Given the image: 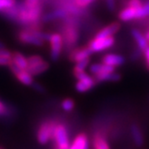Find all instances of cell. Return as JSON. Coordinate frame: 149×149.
Returning a JSON list of instances; mask_svg holds the SVG:
<instances>
[{"label": "cell", "mask_w": 149, "mask_h": 149, "mask_svg": "<svg viewBox=\"0 0 149 149\" xmlns=\"http://www.w3.org/2000/svg\"><path fill=\"white\" fill-rule=\"evenodd\" d=\"M11 61H12V58L0 56V66H8Z\"/></svg>", "instance_id": "4dcf8cb0"}, {"label": "cell", "mask_w": 149, "mask_h": 149, "mask_svg": "<svg viewBox=\"0 0 149 149\" xmlns=\"http://www.w3.org/2000/svg\"><path fill=\"white\" fill-rule=\"evenodd\" d=\"M0 48H4V44L2 42H0Z\"/></svg>", "instance_id": "d590c367"}, {"label": "cell", "mask_w": 149, "mask_h": 149, "mask_svg": "<svg viewBox=\"0 0 149 149\" xmlns=\"http://www.w3.org/2000/svg\"><path fill=\"white\" fill-rule=\"evenodd\" d=\"M92 52L88 48V47H79L74 49L69 55V59L70 61L74 63H77L79 61H82L85 58L90 57Z\"/></svg>", "instance_id": "52a82bcc"}, {"label": "cell", "mask_w": 149, "mask_h": 149, "mask_svg": "<svg viewBox=\"0 0 149 149\" xmlns=\"http://www.w3.org/2000/svg\"><path fill=\"white\" fill-rule=\"evenodd\" d=\"M131 35L132 37L134 38L135 41H136L137 45H138V47L142 51L144 52L148 47H149V44H148V40L146 39V38L145 37V35H143L137 29H133L131 31Z\"/></svg>", "instance_id": "4fadbf2b"}, {"label": "cell", "mask_w": 149, "mask_h": 149, "mask_svg": "<svg viewBox=\"0 0 149 149\" xmlns=\"http://www.w3.org/2000/svg\"><path fill=\"white\" fill-rule=\"evenodd\" d=\"M65 35H66L65 41H66V43H67L66 45L68 47H72L76 43L77 39H78V33L75 29L70 28L68 30H66L65 31Z\"/></svg>", "instance_id": "ffe728a7"}, {"label": "cell", "mask_w": 149, "mask_h": 149, "mask_svg": "<svg viewBox=\"0 0 149 149\" xmlns=\"http://www.w3.org/2000/svg\"><path fill=\"white\" fill-rule=\"evenodd\" d=\"M75 106H76V103L74 101V99L69 98V97L63 99L61 102V108L66 113L72 112L74 110Z\"/></svg>", "instance_id": "44dd1931"}, {"label": "cell", "mask_w": 149, "mask_h": 149, "mask_svg": "<svg viewBox=\"0 0 149 149\" xmlns=\"http://www.w3.org/2000/svg\"><path fill=\"white\" fill-rule=\"evenodd\" d=\"M95 0H76V3L78 6H82V7H85L89 5H91L92 3H93Z\"/></svg>", "instance_id": "f1b7e54d"}, {"label": "cell", "mask_w": 149, "mask_h": 149, "mask_svg": "<svg viewBox=\"0 0 149 149\" xmlns=\"http://www.w3.org/2000/svg\"><path fill=\"white\" fill-rule=\"evenodd\" d=\"M143 5H142L141 0H129L128 2V6H130L135 9H138V8L141 7Z\"/></svg>", "instance_id": "83f0119b"}, {"label": "cell", "mask_w": 149, "mask_h": 149, "mask_svg": "<svg viewBox=\"0 0 149 149\" xmlns=\"http://www.w3.org/2000/svg\"><path fill=\"white\" fill-rule=\"evenodd\" d=\"M149 15V5L145 4L141 7L137 9L136 19H142Z\"/></svg>", "instance_id": "603a6c76"}, {"label": "cell", "mask_w": 149, "mask_h": 149, "mask_svg": "<svg viewBox=\"0 0 149 149\" xmlns=\"http://www.w3.org/2000/svg\"><path fill=\"white\" fill-rule=\"evenodd\" d=\"M18 39L20 40V42L24 43V44H30L33 45L36 47H42L44 44V41H42V39H40L36 36H34L32 33H31L28 31H22L18 34Z\"/></svg>", "instance_id": "5b68a950"}, {"label": "cell", "mask_w": 149, "mask_h": 149, "mask_svg": "<svg viewBox=\"0 0 149 149\" xmlns=\"http://www.w3.org/2000/svg\"><path fill=\"white\" fill-rule=\"evenodd\" d=\"M145 4H148V5H149V0H147V1L145 2Z\"/></svg>", "instance_id": "8d00e7d4"}, {"label": "cell", "mask_w": 149, "mask_h": 149, "mask_svg": "<svg viewBox=\"0 0 149 149\" xmlns=\"http://www.w3.org/2000/svg\"><path fill=\"white\" fill-rule=\"evenodd\" d=\"M0 149H3V148H2V147H0Z\"/></svg>", "instance_id": "74e56055"}, {"label": "cell", "mask_w": 149, "mask_h": 149, "mask_svg": "<svg viewBox=\"0 0 149 149\" xmlns=\"http://www.w3.org/2000/svg\"><path fill=\"white\" fill-rule=\"evenodd\" d=\"M84 149H89V142L85 146V147H84Z\"/></svg>", "instance_id": "e575fe53"}, {"label": "cell", "mask_w": 149, "mask_h": 149, "mask_svg": "<svg viewBox=\"0 0 149 149\" xmlns=\"http://www.w3.org/2000/svg\"><path fill=\"white\" fill-rule=\"evenodd\" d=\"M114 44H115V38L112 36H111L102 38H94L89 42L87 47L92 53H97L106 50L108 48H111L112 47H113Z\"/></svg>", "instance_id": "3957f363"}, {"label": "cell", "mask_w": 149, "mask_h": 149, "mask_svg": "<svg viewBox=\"0 0 149 149\" xmlns=\"http://www.w3.org/2000/svg\"><path fill=\"white\" fill-rule=\"evenodd\" d=\"M16 77V79H18V81L25 86H32L33 81V76H32L26 70H22L19 73H17L16 75H15Z\"/></svg>", "instance_id": "d6986e66"}, {"label": "cell", "mask_w": 149, "mask_h": 149, "mask_svg": "<svg viewBox=\"0 0 149 149\" xmlns=\"http://www.w3.org/2000/svg\"><path fill=\"white\" fill-rule=\"evenodd\" d=\"M115 67L111 66V65H107L102 63H93L89 67V72L93 75L96 76L102 73H106V72H115Z\"/></svg>", "instance_id": "30bf717a"}, {"label": "cell", "mask_w": 149, "mask_h": 149, "mask_svg": "<svg viewBox=\"0 0 149 149\" xmlns=\"http://www.w3.org/2000/svg\"><path fill=\"white\" fill-rule=\"evenodd\" d=\"M93 149H111L109 142L102 132L98 131L93 137Z\"/></svg>", "instance_id": "ba28073f"}, {"label": "cell", "mask_w": 149, "mask_h": 149, "mask_svg": "<svg viewBox=\"0 0 149 149\" xmlns=\"http://www.w3.org/2000/svg\"><path fill=\"white\" fill-rule=\"evenodd\" d=\"M16 4V0H0V12L10 8Z\"/></svg>", "instance_id": "484cf974"}, {"label": "cell", "mask_w": 149, "mask_h": 149, "mask_svg": "<svg viewBox=\"0 0 149 149\" xmlns=\"http://www.w3.org/2000/svg\"><path fill=\"white\" fill-rule=\"evenodd\" d=\"M143 54H144V56H145V59L146 67H147V69L149 70V47L143 52Z\"/></svg>", "instance_id": "1f68e13d"}, {"label": "cell", "mask_w": 149, "mask_h": 149, "mask_svg": "<svg viewBox=\"0 0 149 149\" xmlns=\"http://www.w3.org/2000/svg\"><path fill=\"white\" fill-rule=\"evenodd\" d=\"M136 13L137 9L132 8L130 6H127L122 11H120V13H119V18L122 22H129L136 19Z\"/></svg>", "instance_id": "9a60e30c"}, {"label": "cell", "mask_w": 149, "mask_h": 149, "mask_svg": "<svg viewBox=\"0 0 149 149\" xmlns=\"http://www.w3.org/2000/svg\"><path fill=\"white\" fill-rule=\"evenodd\" d=\"M102 63L107 65H111L113 67H119L125 63V58L124 56L117 55V54H107L103 56L102 58Z\"/></svg>", "instance_id": "8992f818"}, {"label": "cell", "mask_w": 149, "mask_h": 149, "mask_svg": "<svg viewBox=\"0 0 149 149\" xmlns=\"http://www.w3.org/2000/svg\"><path fill=\"white\" fill-rule=\"evenodd\" d=\"M89 63H90V58L89 57L76 63V65L73 69V72H84L87 68Z\"/></svg>", "instance_id": "7402d4cb"}, {"label": "cell", "mask_w": 149, "mask_h": 149, "mask_svg": "<svg viewBox=\"0 0 149 149\" xmlns=\"http://www.w3.org/2000/svg\"><path fill=\"white\" fill-rule=\"evenodd\" d=\"M120 29V24L119 22H113L110 25H108L106 27L100 31L95 38H108V37H111L113 36L115 33H117L119 31V30Z\"/></svg>", "instance_id": "8fae6325"}, {"label": "cell", "mask_w": 149, "mask_h": 149, "mask_svg": "<svg viewBox=\"0 0 149 149\" xmlns=\"http://www.w3.org/2000/svg\"><path fill=\"white\" fill-rule=\"evenodd\" d=\"M49 68V63L48 62L44 61L38 65H35L32 67H28V68L26 69V71L28 72L32 76L34 77V76H38L40 74L45 72Z\"/></svg>", "instance_id": "2e32d148"}, {"label": "cell", "mask_w": 149, "mask_h": 149, "mask_svg": "<svg viewBox=\"0 0 149 149\" xmlns=\"http://www.w3.org/2000/svg\"><path fill=\"white\" fill-rule=\"evenodd\" d=\"M32 88H33L35 91H37V92H39V93H40V94H44V93L46 92L45 87H44L43 85H42V84L38 83V82H33L32 85Z\"/></svg>", "instance_id": "4316f807"}, {"label": "cell", "mask_w": 149, "mask_h": 149, "mask_svg": "<svg viewBox=\"0 0 149 149\" xmlns=\"http://www.w3.org/2000/svg\"><path fill=\"white\" fill-rule=\"evenodd\" d=\"M95 78L97 83H102V82H117L121 79V75L118 72H106V73H102L96 76H93Z\"/></svg>", "instance_id": "7c38bea8"}, {"label": "cell", "mask_w": 149, "mask_h": 149, "mask_svg": "<svg viewBox=\"0 0 149 149\" xmlns=\"http://www.w3.org/2000/svg\"><path fill=\"white\" fill-rule=\"evenodd\" d=\"M107 6L109 10L113 11L115 9V1L114 0H107Z\"/></svg>", "instance_id": "d6a6232c"}, {"label": "cell", "mask_w": 149, "mask_h": 149, "mask_svg": "<svg viewBox=\"0 0 149 149\" xmlns=\"http://www.w3.org/2000/svg\"><path fill=\"white\" fill-rule=\"evenodd\" d=\"M12 62L16 64L22 70H26L28 67V61L27 58L19 52H15L12 54Z\"/></svg>", "instance_id": "e0dca14e"}, {"label": "cell", "mask_w": 149, "mask_h": 149, "mask_svg": "<svg viewBox=\"0 0 149 149\" xmlns=\"http://www.w3.org/2000/svg\"><path fill=\"white\" fill-rule=\"evenodd\" d=\"M58 121L55 120H44L39 125L37 130V140L40 145H46L49 140L53 139L54 132L58 125Z\"/></svg>", "instance_id": "6da1fadb"}, {"label": "cell", "mask_w": 149, "mask_h": 149, "mask_svg": "<svg viewBox=\"0 0 149 149\" xmlns=\"http://www.w3.org/2000/svg\"><path fill=\"white\" fill-rule=\"evenodd\" d=\"M89 142L88 137L85 133H79L73 141L69 149H84L85 146Z\"/></svg>", "instance_id": "5bb4252c"}, {"label": "cell", "mask_w": 149, "mask_h": 149, "mask_svg": "<svg viewBox=\"0 0 149 149\" xmlns=\"http://www.w3.org/2000/svg\"><path fill=\"white\" fill-rule=\"evenodd\" d=\"M66 15V11L64 9H57L54 10L50 13H46L45 15H43L42 17V21L43 22H50L53 20H57V19H60V18H64Z\"/></svg>", "instance_id": "ac0fdd59"}, {"label": "cell", "mask_w": 149, "mask_h": 149, "mask_svg": "<svg viewBox=\"0 0 149 149\" xmlns=\"http://www.w3.org/2000/svg\"><path fill=\"white\" fill-rule=\"evenodd\" d=\"M130 133L132 136V139L137 146L141 147L144 145L145 139L142 130L138 123H132L130 126Z\"/></svg>", "instance_id": "9c48e42d"}, {"label": "cell", "mask_w": 149, "mask_h": 149, "mask_svg": "<svg viewBox=\"0 0 149 149\" xmlns=\"http://www.w3.org/2000/svg\"><path fill=\"white\" fill-rule=\"evenodd\" d=\"M27 61H28V67H32V66L42 63L45 60L40 56H32L27 57ZM28 67H27V68H28Z\"/></svg>", "instance_id": "cb8c5ba5"}, {"label": "cell", "mask_w": 149, "mask_h": 149, "mask_svg": "<svg viewBox=\"0 0 149 149\" xmlns=\"http://www.w3.org/2000/svg\"><path fill=\"white\" fill-rule=\"evenodd\" d=\"M75 88H76V90L79 93H85L89 90L92 89V88L90 86H88L87 84H85L83 81H80L78 80L77 82L76 83L75 85Z\"/></svg>", "instance_id": "d4e9b609"}, {"label": "cell", "mask_w": 149, "mask_h": 149, "mask_svg": "<svg viewBox=\"0 0 149 149\" xmlns=\"http://www.w3.org/2000/svg\"><path fill=\"white\" fill-rule=\"evenodd\" d=\"M50 43V59L53 62H57L59 59L63 47V38L59 33H53L49 40Z\"/></svg>", "instance_id": "277c9868"}, {"label": "cell", "mask_w": 149, "mask_h": 149, "mask_svg": "<svg viewBox=\"0 0 149 149\" xmlns=\"http://www.w3.org/2000/svg\"><path fill=\"white\" fill-rule=\"evenodd\" d=\"M141 53H143V52L138 47L137 49H135V51L132 53V55L130 56V59H131L132 61H137V60L140 57Z\"/></svg>", "instance_id": "f546056e"}, {"label": "cell", "mask_w": 149, "mask_h": 149, "mask_svg": "<svg viewBox=\"0 0 149 149\" xmlns=\"http://www.w3.org/2000/svg\"><path fill=\"white\" fill-rule=\"evenodd\" d=\"M145 37L146 38V39L148 40V42H149V31L145 33Z\"/></svg>", "instance_id": "836d02e7"}, {"label": "cell", "mask_w": 149, "mask_h": 149, "mask_svg": "<svg viewBox=\"0 0 149 149\" xmlns=\"http://www.w3.org/2000/svg\"><path fill=\"white\" fill-rule=\"evenodd\" d=\"M54 140V149H69V137H68V130L66 124L59 123L55 132H54L53 139Z\"/></svg>", "instance_id": "7a4b0ae2"}]
</instances>
